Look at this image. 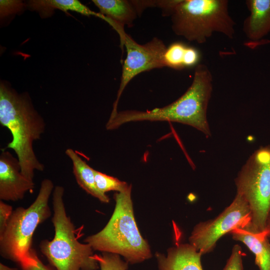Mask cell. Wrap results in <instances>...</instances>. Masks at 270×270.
Listing matches in <instances>:
<instances>
[{
	"instance_id": "cell-1",
	"label": "cell",
	"mask_w": 270,
	"mask_h": 270,
	"mask_svg": "<svg viewBox=\"0 0 270 270\" xmlns=\"http://www.w3.org/2000/svg\"><path fill=\"white\" fill-rule=\"evenodd\" d=\"M212 76L208 66L199 64L195 67L192 84L178 99L162 108L150 110H126L110 116L106 128L114 130L122 125L140 121H168L187 124L211 136L206 112L212 91Z\"/></svg>"
},
{
	"instance_id": "cell-2",
	"label": "cell",
	"mask_w": 270,
	"mask_h": 270,
	"mask_svg": "<svg viewBox=\"0 0 270 270\" xmlns=\"http://www.w3.org/2000/svg\"><path fill=\"white\" fill-rule=\"evenodd\" d=\"M0 124L12 136L6 148L14 150L19 161L22 174L33 180L34 172H42L44 165L34 150V142L44 133L46 122L34 108L30 96L18 94L6 83L0 84Z\"/></svg>"
},
{
	"instance_id": "cell-3",
	"label": "cell",
	"mask_w": 270,
	"mask_h": 270,
	"mask_svg": "<svg viewBox=\"0 0 270 270\" xmlns=\"http://www.w3.org/2000/svg\"><path fill=\"white\" fill-rule=\"evenodd\" d=\"M132 185L116 192L113 214L99 232L86 237L84 242L94 250L118 254L128 264L142 262L152 256L150 246L142 236L135 220L132 200Z\"/></svg>"
},
{
	"instance_id": "cell-4",
	"label": "cell",
	"mask_w": 270,
	"mask_h": 270,
	"mask_svg": "<svg viewBox=\"0 0 270 270\" xmlns=\"http://www.w3.org/2000/svg\"><path fill=\"white\" fill-rule=\"evenodd\" d=\"M64 188L56 186L52 192L54 238L42 240L41 252L56 270H97L99 264L94 250L79 242L75 226L68 216L64 202Z\"/></svg>"
},
{
	"instance_id": "cell-5",
	"label": "cell",
	"mask_w": 270,
	"mask_h": 270,
	"mask_svg": "<svg viewBox=\"0 0 270 270\" xmlns=\"http://www.w3.org/2000/svg\"><path fill=\"white\" fill-rule=\"evenodd\" d=\"M170 17L174 32L190 42L204 43L216 32L230 39L234 35L227 0H180Z\"/></svg>"
},
{
	"instance_id": "cell-6",
	"label": "cell",
	"mask_w": 270,
	"mask_h": 270,
	"mask_svg": "<svg viewBox=\"0 0 270 270\" xmlns=\"http://www.w3.org/2000/svg\"><path fill=\"white\" fill-rule=\"evenodd\" d=\"M54 185L48 178L41 182L34 201L27 208L13 210L6 227L0 236V254L3 258L20 262L32 248L34 234L38 226L50 216L48 205Z\"/></svg>"
},
{
	"instance_id": "cell-7",
	"label": "cell",
	"mask_w": 270,
	"mask_h": 270,
	"mask_svg": "<svg viewBox=\"0 0 270 270\" xmlns=\"http://www.w3.org/2000/svg\"><path fill=\"white\" fill-rule=\"evenodd\" d=\"M234 180L236 194L243 197L249 206L252 229L258 232H266L270 210V145L256 150Z\"/></svg>"
},
{
	"instance_id": "cell-8",
	"label": "cell",
	"mask_w": 270,
	"mask_h": 270,
	"mask_svg": "<svg viewBox=\"0 0 270 270\" xmlns=\"http://www.w3.org/2000/svg\"><path fill=\"white\" fill-rule=\"evenodd\" d=\"M250 222L249 206L243 197L236 194L232 202L217 216L195 225L189 236V243L202 254L210 253L222 236Z\"/></svg>"
},
{
	"instance_id": "cell-9",
	"label": "cell",
	"mask_w": 270,
	"mask_h": 270,
	"mask_svg": "<svg viewBox=\"0 0 270 270\" xmlns=\"http://www.w3.org/2000/svg\"><path fill=\"white\" fill-rule=\"evenodd\" d=\"M126 48V56L122 66L120 87L110 116L118 112L120 98L130 82L142 72L164 67L163 57L166 48L162 40L154 38L144 44L137 43L126 34L122 44Z\"/></svg>"
},
{
	"instance_id": "cell-10",
	"label": "cell",
	"mask_w": 270,
	"mask_h": 270,
	"mask_svg": "<svg viewBox=\"0 0 270 270\" xmlns=\"http://www.w3.org/2000/svg\"><path fill=\"white\" fill-rule=\"evenodd\" d=\"M34 188V180L23 175L18 158L6 150L0 155V199L17 201Z\"/></svg>"
},
{
	"instance_id": "cell-11",
	"label": "cell",
	"mask_w": 270,
	"mask_h": 270,
	"mask_svg": "<svg viewBox=\"0 0 270 270\" xmlns=\"http://www.w3.org/2000/svg\"><path fill=\"white\" fill-rule=\"evenodd\" d=\"M202 254L190 243H180L170 248L166 255L156 252L158 270H203Z\"/></svg>"
},
{
	"instance_id": "cell-12",
	"label": "cell",
	"mask_w": 270,
	"mask_h": 270,
	"mask_svg": "<svg viewBox=\"0 0 270 270\" xmlns=\"http://www.w3.org/2000/svg\"><path fill=\"white\" fill-rule=\"evenodd\" d=\"M99 9L100 14L108 19V24L118 32L122 44L126 34L125 26L128 28L134 25L138 14L131 0H92Z\"/></svg>"
},
{
	"instance_id": "cell-13",
	"label": "cell",
	"mask_w": 270,
	"mask_h": 270,
	"mask_svg": "<svg viewBox=\"0 0 270 270\" xmlns=\"http://www.w3.org/2000/svg\"><path fill=\"white\" fill-rule=\"evenodd\" d=\"M246 4L250 14L244 20L242 30L249 46L270 32V0H247Z\"/></svg>"
},
{
	"instance_id": "cell-14",
	"label": "cell",
	"mask_w": 270,
	"mask_h": 270,
	"mask_svg": "<svg viewBox=\"0 0 270 270\" xmlns=\"http://www.w3.org/2000/svg\"><path fill=\"white\" fill-rule=\"evenodd\" d=\"M230 234L233 240L243 243L253 253L259 270H270V243L266 232L254 230L250 222Z\"/></svg>"
},
{
	"instance_id": "cell-15",
	"label": "cell",
	"mask_w": 270,
	"mask_h": 270,
	"mask_svg": "<svg viewBox=\"0 0 270 270\" xmlns=\"http://www.w3.org/2000/svg\"><path fill=\"white\" fill-rule=\"evenodd\" d=\"M66 155L72 164L73 173L79 186L86 192L96 198L101 202L108 203L110 198L97 188L94 178V169L90 166L72 148L66 150Z\"/></svg>"
},
{
	"instance_id": "cell-16",
	"label": "cell",
	"mask_w": 270,
	"mask_h": 270,
	"mask_svg": "<svg viewBox=\"0 0 270 270\" xmlns=\"http://www.w3.org/2000/svg\"><path fill=\"white\" fill-rule=\"evenodd\" d=\"M27 7L37 12L42 18L51 16L56 9L64 12H75L86 16H96L105 20L108 18L100 13L92 11L78 0H30L27 2Z\"/></svg>"
},
{
	"instance_id": "cell-17",
	"label": "cell",
	"mask_w": 270,
	"mask_h": 270,
	"mask_svg": "<svg viewBox=\"0 0 270 270\" xmlns=\"http://www.w3.org/2000/svg\"><path fill=\"white\" fill-rule=\"evenodd\" d=\"M188 45L181 42L172 43L166 47L163 57L164 66L176 70L184 68V59Z\"/></svg>"
},
{
	"instance_id": "cell-18",
	"label": "cell",
	"mask_w": 270,
	"mask_h": 270,
	"mask_svg": "<svg viewBox=\"0 0 270 270\" xmlns=\"http://www.w3.org/2000/svg\"><path fill=\"white\" fill-rule=\"evenodd\" d=\"M95 182L98 189L102 193L106 194L110 191H116L117 192H124L130 186L126 182L121 181L118 178L94 170Z\"/></svg>"
},
{
	"instance_id": "cell-19",
	"label": "cell",
	"mask_w": 270,
	"mask_h": 270,
	"mask_svg": "<svg viewBox=\"0 0 270 270\" xmlns=\"http://www.w3.org/2000/svg\"><path fill=\"white\" fill-rule=\"evenodd\" d=\"M131 2L138 16H140L146 8L154 7L161 9L163 16H170L179 0H132Z\"/></svg>"
},
{
	"instance_id": "cell-20",
	"label": "cell",
	"mask_w": 270,
	"mask_h": 270,
	"mask_svg": "<svg viewBox=\"0 0 270 270\" xmlns=\"http://www.w3.org/2000/svg\"><path fill=\"white\" fill-rule=\"evenodd\" d=\"M100 270H127L128 263L122 260L120 256L112 253L102 252L94 254Z\"/></svg>"
},
{
	"instance_id": "cell-21",
	"label": "cell",
	"mask_w": 270,
	"mask_h": 270,
	"mask_svg": "<svg viewBox=\"0 0 270 270\" xmlns=\"http://www.w3.org/2000/svg\"><path fill=\"white\" fill-rule=\"evenodd\" d=\"M19 264L22 270H52L40 260L32 248Z\"/></svg>"
},
{
	"instance_id": "cell-22",
	"label": "cell",
	"mask_w": 270,
	"mask_h": 270,
	"mask_svg": "<svg viewBox=\"0 0 270 270\" xmlns=\"http://www.w3.org/2000/svg\"><path fill=\"white\" fill-rule=\"evenodd\" d=\"M26 6L24 2L20 0H0V16L4 18L10 14L22 12Z\"/></svg>"
},
{
	"instance_id": "cell-23",
	"label": "cell",
	"mask_w": 270,
	"mask_h": 270,
	"mask_svg": "<svg viewBox=\"0 0 270 270\" xmlns=\"http://www.w3.org/2000/svg\"><path fill=\"white\" fill-rule=\"evenodd\" d=\"M242 257L240 246L238 244L234 245L223 270H244Z\"/></svg>"
},
{
	"instance_id": "cell-24",
	"label": "cell",
	"mask_w": 270,
	"mask_h": 270,
	"mask_svg": "<svg viewBox=\"0 0 270 270\" xmlns=\"http://www.w3.org/2000/svg\"><path fill=\"white\" fill-rule=\"evenodd\" d=\"M200 54L196 48L188 46L184 59V68L196 66L199 64Z\"/></svg>"
},
{
	"instance_id": "cell-25",
	"label": "cell",
	"mask_w": 270,
	"mask_h": 270,
	"mask_svg": "<svg viewBox=\"0 0 270 270\" xmlns=\"http://www.w3.org/2000/svg\"><path fill=\"white\" fill-rule=\"evenodd\" d=\"M12 212L11 206L0 200V236L4 232Z\"/></svg>"
},
{
	"instance_id": "cell-26",
	"label": "cell",
	"mask_w": 270,
	"mask_h": 270,
	"mask_svg": "<svg viewBox=\"0 0 270 270\" xmlns=\"http://www.w3.org/2000/svg\"><path fill=\"white\" fill-rule=\"evenodd\" d=\"M266 231L268 238H270V210L266 220Z\"/></svg>"
},
{
	"instance_id": "cell-27",
	"label": "cell",
	"mask_w": 270,
	"mask_h": 270,
	"mask_svg": "<svg viewBox=\"0 0 270 270\" xmlns=\"http://www.w3.org/2000/svg\"><path fill=\"white\" fill-rule=\"evenodd\" d=\"M0 270H18V269L16 268L9 267L2 263H0Z\"/></svg>"
}]
</instances>
